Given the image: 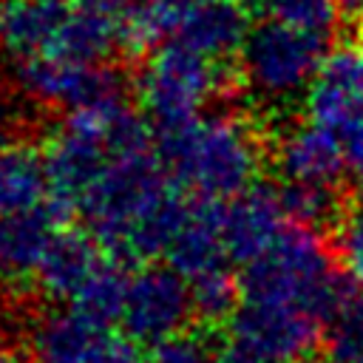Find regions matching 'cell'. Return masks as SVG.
<instances>
[{
    "instance_id": "6da1fadb",
    "label": "cell",
    "mask_w": 363,
    "mask_h": 363,
    "mask_svg": "<svg viewBox=\"0 0 363 363\" xmlns=\"http://www.w3.org/2000/svg\"><path fill=\"white\" fill-rule=\"evenodd\" d=\"M184 210L187 201L153 147L113 159L82 199L79 216L108 258L133 264L167 250Z\"/></svg>"
},
{
    "instance_id": "7a4b0ae2",
    "label": "cell",
    "mask_w": 363,
    "mask_h": 363,
    "mask_svg": "<svg viewBox=\"0 0 363 363\" xmlns=\"http://www.w3.org/2000/svg\"><path fill=\"white\" fill-rule=\"evenodd\" d=\"M153 136L173 182L196 196L233 199L261 170L264 147L250 125L233 113L196 116L184 125L153 130Z\"/></svg>"
},
{
    "instance_id": "3957f363",
    "label": "cell",
    "mask_w": 363,
    "mask_h": 363,
    "mask_svg": "<svg viewBox=\"0 0 363 363\" xmlns=\"http://www.w3.org/2000/svg\"><path fill=\"white\" fill-rule=\"evenodd\" d=\"M244 301H272L303 306L326 326L346 292L357 284L349 272L335 269V258L318 230L286 224L281 238L241 272Z\"/></svg>"
},
{
    "instance_id": "277c9868",
    "label": "cell",
    "mask_w": 363,
    "mask_h": 363,
    "mask_svg": "<svg viewBox=\"0 0 363 363\" xmlns=\"http://www.w3.org/2000/svg\"><path fill=\"white\" fill-rule=\"evenodd\" d=\"M224 65L227 60L213 62L179 40L153 48L136 77V94L153 130L184 125L199 116L210 96L233 94L241 79Z\"/></svg>"
},
{
    "instance_id": "5b68a950",
    "label": "cell",
    "mask_w": 363,
    "mask_h": 363,
    "mask_svg": "<svg viewBox=\"0 0 363 363\" xmlns=\"http://www.w3.org/2000/svg\"><path fill=\"white\" fill-rule=\"evenodd\" d=\"M125 105L68 111L65 125L51 136L43 156L48 176V204L62 224L79 216L82 199L113 162L111 119Z\"/></svg>"
},
{
    "instance_id": "8992f818",
    "label": "cell",
    "mask_w": 363,
    "mask_h": 363,
    "mask_svg": "<svg viewBox=\"0 0 363 363\" xmlns=\"http://www.w3.org/2000/svg\"><path fill=\"white\" fill-rule=\"evenodd\" d=\"M326 57V37L278 20L250 28L241 48V77L267 99H292L309 88Z\"/></svg>"
},
{
    "instance_id": "52a82bcc",
    "label": "cell",
    "mask_w": 363,
    "mask_h": 363,
    "mask_svg": "<svg viewBox=\"0 0 363 363\" xmlns=\"http://www.w3.org/2000/svg\"><path fill=\"white\" fill-rule=\"evenodd\" d=\"M14 79L28 99L65 111L125 105L130 91V79L122 68L108 62H77L54 51L14 60Z\"/></svg>"
},
{
    "instance_id": "ba28073f",
    "label": "cell",
    "mask_w": 363,
    "mask_h": 363,
    "mask_svg": "<svg viewBox=\"0 0 363 363\" xmlns=\"http://www.w3.org/2000/svg\"><path fill=\"white\" fill-rule=\"evenodd\" d=\"M323 320L303 306L244 301L230 318L233 343L255 352L269 363H292L295 357L315 349L320 340Z\"/></svg>"
},
{
    "instance_id": "9c48e42d",
    "label": "cell",
    "mask_w": 363,
    "mask_h": 363,
    "mask_svg": "<svg viewBox=\"0 0 363 363\" xmlns=\"http://www.w3.org/2000/svg\"><path fill=\"white\" fill-rule=\"evenodd\" d=\"M193 318L190 284L182 272L167 267L139 269L125 295L122 326L136 343H162L164 337L179 335Z\"/></svg>"
},
{
    "instance_id": "30bf717a",
    "label": "cell",
    "mask_w": 363,
    "mask_h": 363,
    "mask_svg": "<svg viewBox=\"0 0 363 363\" xmlns=\"http://www.w3.org/2000/svg\"><path fill=\"white\" fill-rule=\"evenodd\" d=\"M37 363H142L139 343L125 332H111L82 315H45L31 332Z\"/></svg>"
},
{
    "instance_id": "8fae6325",
    "label": "cell",
    "mask_w": 363,
    "mask_h": 363,
    "mask_svg": "<svg viewBox=\"0 0 363 363\" xmlns=\"http://www.w3.org/2000/svg\"><path fill=\"white\" fill-rule=\"evenodd\" d=\"M306 113L337 136L363 119V48L340 45L323 57L306 88Z\"/></svg>"
},
{
    "instance_id": "7c38bea8",
    "label": "cell",
    "mask_w": 363,
    "mask_h": 363,
    "mask_svg": "<svg viewBox=\"0 0 363 363\" xmlns=\"http://www.w3.org/2000/svg\"><path fill=\"white\" fill-rule=\"evenodd\" d=\"M284 227H286V213L278 187L250 184L247 190L233 196L224 213L227 258L238 264H250L261 258L281 238Z\"/></svg>"
},
{
    "instance_id": "4fadbf2b",
    "label": "cell",
    "mask_w": 363,
    "mask_h": 363,
    "mask_svg": "<svg viewBox=\"0 0 363 363\" xmlns=\"http://www.w3.org/2000/svg\"><path fill=\"white\" fill-rule=\"evenodd\" d=\"M224 213L227 207L221 204V199L196 196L193 201H187L184 218L164 250L167 264L176 272H182L187 281L224 264L227 258Z\"/></svg>"
},
{
    "instance_id": "5bb4252c",
    "label": "cell",
    "mask_w": 363,
    "mask_h": 363,
    "mask_svg": "<svg viewBox=\"0 0 363 363\" xmlns=\"http://www.w3.org/2000/svg\"><path fill=\"white\" fill-rule=\"evenodd\" d=\"M275 164L286 182H326L340 184L349 167L343 136L309 122L289 128L275 145Z\"/></svg>"
},
{
    "instance_id": "9a60e30c",
    "label": "cell",
    "mask_w": 363,
    "mask_h": 363,
    "mask_svg": "<svg viewBox=\"0 0 363 363\" xmlns=\"http://www.w3.org/2000/svg\"><path fill=\"white\" fill-rule=\"evenodd\" d=\"M60 227L62 221L51 204L0 213V281L20 284L37 275V267Z\"/></svg>"
},
{
    "instance_id": "2e32d148",
    "label": "cell",
    "mask_w": 363,
    "mask_h": 363,
    "mask_svg": "<svg viewBox=\"0 0 363 363\" xmlns=\"http://www.w3.org/2000/svg\"><path fill=\"white\" fill-rule=\"evenodd\" d=\"M250 34V11L241 0H196L184 14L176 40L213 62L241 54Z\"/></svg>"
},
{
    "instance_id": "e0dca14e",
    "label": "cell",
    "mask_w": 363,
    "mask_h": 363,
    "mask_svg": "<svg viewBox=\"0 0 363 363\" xmlns=\"http://www.w3.org/2000/svg\"><path fill=\"white\" fill-rule=\"evenodd\" d=\"M74 0H0V51L26 60L51 51Z\"/></svg>"
},
{
    "instance_id": "ac0fdd59",
    "label": "cell",
    "mask_w": 363,
    "mask_h": 363,
    "mask_svg": "<svg viewBox=\"0 0 363 363\" xmlns=\"http://www.w3.org/2000/svg\"><path fill=\"white\" fill-rule=\"evenodd\" d=\"M99 261V241L91 233L77 227H60L34 278L48 301H71Z\"/></svg>"
},
{
    "instance_id": "d6986e66",
    "label": "cell",
    "mask_w": 363,
    "mask_h": 363,
    "mask_svg": "<svg viewBox=\"0 0 363 363\" xmlns=\"http://www.w3.org/2000/svg\"><path fill=\"white\" fill-rule=\"evenodd\" d=\"M196 0H128L116 17L119 48L128 57L153 51L164 37L176 34Z\"/></svg>"
},
{
    "instance_id": "ffe728a7",
    "label": "cell",
    "mask_w": 363,
    "mask_h": 363,
    "mask_svg": "<svg viewBox=\"0 0 363 363\" xmlns=\"http://www.w3.org/2000/svg\"><path fill=\"white\" fill-rule=\"evenodd\" d=\"M119 48V26L111 14L74 6L51 51L77 62H105Z\"/></svg>"
},
{
    "instance_id": "44dd1931",
    "label": "cell",
    "mask_w": 363,
    "mask_h": 363,
    "mask_svg": "<svg viewBox=\"0 0 363 363\" xmlns=\"http://www.w3.org/2000/svg\"><path fill=\"white\" fill-rule=\"evenodd\" d=\"M45 193V159L28 145H0V213L34 207Z\"/></svg>"
},
{
    "instance_id": "7402d4cb",
    "label": "cell",
    "mask_w": 363,
    "mask_h": 363,
    "mask_svg": "<svg viewBox=\"0 0 363 363\" xmlns=\"http://www.w3.org/2000/svg\"><path fill=\"white\" fill-rule=\"evenodd\" d=\"M128 284H130V278L125 275L122 261H116V258L99 261L96 269L85 278V284L74 292L71 309L77 315H82L85 320L111 329L116 320H122Z\"/></svg>"
},
{
    "instance_id": "603a6c76",
    "label": "cell",
    "mask_w": 363,
    "mask_h": 363,
    "mask_svg": "<svg viewBox=\"0 0 363 363\" xmlns=\"http://www.w3.org/2000/svg\"><path fill=\"white\" fill-rule=\"evenodd\" d=\"M281 204L289 221L312 227V230H329L343 221L349 213L346 199L340 193V184L326 182H286L278 187Z\"/></svg>"
},
{
    "instance_id": "cb8c5ba5",
    "label": "cell",
    "mask_w": 363,
    "mask_h": 363,
    "mask_svg": "<svg viewBox=\"0 0 363 363\" xmlns=\"http://www.w3.org/2000/svg\"><path fill=\"white\" fill-rule=\"evenodd\" d=\"M190 301H193V318L207 326L218 329L230 323L241 303V281L224 269V264L190 278Z\"/></svg>"
},
{
    "instance_id": "d4e9b609",
    "label": "cell",
    "mask_w": 363,
    "mask_h": 363,
    "mask_svg": "<svg viewBox=\"0 0 363 363\" xmlns=\"http://www.w3.org/2000/svg\"><path fill=\"white\" fill-rule=\"evenodd\" d=\"M326 346L337 363H363V289L357 284L326 320Z\"/></svg>"
},
{
    "instance_id": "484cf974",
    "label": "cell",
    "mask_w": 363,
    "mask_h": 363,
    "mask_svg": "<svg viewBox=\"0 0 363 363\" xmlns=\"http://www.w3.org/2000/svg\"><path fill=\"white\" fill-rule=\"evenodd\" d=\"M267 14L278 23H286L298 31L318 34V37H332L337 28V3L335 0H269Z\"/></svg>"
},
{
    "instance_id": "4316f807",
    "label": "cell",
    "mask_w": 363,
    "mask_h": 363,
    "mask_svg": "<svg viewBox=\"0 0 363 363\" xmlns=\"http://www.w3.org/2000/svg\"><path fill=\"white\" fill-rule=\"evenodd\" d=\"M337 258L340 267L363 284V204L352 207L337 224Z\"/></svg>"
},
{
    "instance_id": "83f0119b",
    "label": "cell",
    "mask_w": 363,
    "mask_h": 363,
    "mask_svg": "<svg viewBox=\"0 0 363 363\" xmlns=\"http://www.w3.org/2000/svg\"><path fill=\"white\" fill-rule=\"evenodd\" d=\"M210 360L213 357H210L201 337L179 332V335L156 343L145 363H210Z\"/></svg>"
},
{
    "instance_id": "f1b7e54d",
    "label": "cell",
    "mask_w": 363,
    "mask_h": 363,
    "mask_svg": "<svg viewBox=\"0 0 363 363\" xmlns=\"http://www.w3.org/2000/svg\"><path fill=\"white\" fill-rule=\"evenodd\" d=\"M343 145H346V159H349V167L357 173V179L363 182V119L343 136Z\"/></svg>"
},
{
    "instance_id": "f546056e",
    "label": "cell",
    "mask_w": 363,
    "mask_h": 363,
    "mask_svg": "<svg viewBox=\"0 0 363 363\" xmlns=\"http://www.w3.org/2000/svg\"><path fill=\"white\" fill-rule=\"evenodd\" d=\"M210 363H269V360H264V357H258L255 352H250V349H244V346L233 343V346L218 349V352L213 354V360H210Z\"/></svg>"
},
{
    "instance_id": "4dcf8cb0",
    "label": "cell",
    "mask_w": 363,
    "mask_h": 363,
    "mask_svg": "<svg viewBox=\"0 0 363 363\" xmlns=\"http://www.w3.org/2000/svg\"><path fill=\"white\" fill-rule=\"evenodd\" d=\"M14 122V99H11V91L6 88V82L0 79V133L9 130Z\"/></svg>"
},
{
    "instance_id": "1f68e13d",
    "label": "cell",
    "mask_w": 363,
    "mask_h": 363,
    "mask_svg": "<svg viewBox=\"0 0 363 363\" xmlns=\"http://www.w3.org/2000/svg\"><path fill=\"white\" fill-rule=\"evenodd\" d=\"M335 3H337V9H340L343 14H349V17L363 14V0H335Z\"/></svg>"
},
{
    "instance_id": "d6a6232c",
    "label": "cell",
    "mask_w": 363,
    "mask_h": 363,
    "mask_svg": "<svg viewBox=\"0 0 363 363\" xmlns=\"http://www.w3.org/2000/svg\"><path fill=\"white\" fill-rule=\"evenodd\" d=\"M292 363H337L329 352L326 354H315V352H306V354H301V357H295Z\"/></svg>"
},
{
    "instance_id": "836d02e7",
    "label": "cell",
    "mask_w": 363,
    "mask_h": 363,
    "mask_svg": "<svg viewBox=\"0 0 363 363\" xmlns=\"http://www.w3.org/2000/svg\"><path fill=\"white\" fill-rule=\"evenodd\" d=\"M0 363H20V357H17L11 349H3V346H0Z\"/></svg>"
}]
</instances>
